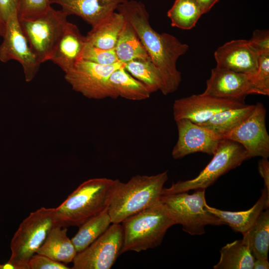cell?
Wrapping results in <instances>:
<instances>
[{"label": "cell", "mask_w": 269, "mask_h": 269, "mask_svg": "<svg viewBox=\"0 0 269 269\" xmlns=\"http://www.w3.org/2000/svg\"><path fill=\"white\" fill-rule=\"evenodd\" d=\"M117 9L132 26L151 61L160 71L163 82L162 94L167 95L176 91L181 81L176 63L188 51V45L170 34L156 31L149 23L148 13L141 2L127 0Z\"/></svg>", "instance_id": "cell-1"}, {"label": "cell", "mask_w": 269, "mask_h": 269, "mask_svg": "<svg viewBox=\"0 0 269 269\" xmlns=\"http://www.w3.org/2000/svg\"><path fill=\"white\" fill-rule=\"evenodd\" d=\"M117 179L95 178L82 183L57 208L55 224L63 227L79 226L110 204Z\"/></svg>", "instance_id": "cell-2"}, {"label": "cell", "mask_w": 269, "mask_h": 269, "mask_svg": "<svg viewBox=\"0 0 269 269\" xmlns=\"http://www.w3.org/2000/svg\"><path fill=\"white\" fill-rule=\"evenodd\" d=\"M167 179V171L152 175H136L126 183L117 179L108 208L112 223H121L159 202Z\"/></svg>", "instance_id": "cell-3"}, {"label": "cell", "mask_w": 269, "mask_h": 269, "mask_svg": "<svg viewBox=\"0 0 269 269\" xmlns=\"http://www.w3.org/2000/svg\"><path fill=\"white\" fill-rule=\"evenodd\" d=\"M121 224L123 232L121 254L129 251L140 252L159 246L168 229L176 225L161 201L127 218Z\"/></svg>", "instance_id": "cell-4"}, {"label": "cell", "mask_w": 269, "mask_h": 269, "mask_svg": "<svg viewBox=\"0 0 269 269\" xmlns=\"http://www.w3.org/2000/svg\"><path fill=\"white\" fill-rule=\"evenodd\" d=\"M55 225V208L42 207L31 212L20 224L11 239V253L7 263L14 269H29L30 259Z\"/></svg>", "instance_id": "cell-5"}, {"label": "cell", "mask_w": 269, "mask_h": 269, "mask_svg": "<svg viewBox=\"0 0 269 269\" xmlns=\"http://www.w3.org/2000/svg\"><path fill=\"white\" fill-rule=\"evenodd\" d=\"M192 194L182 192L162 195L160 201L166 206L176 224L190 235H202L205 227L224 224L217 217L205 208V189H196Z\"/></svg>", "instance_id": "cell-6"}, {"label": "cell", "mask_w": 269, "mask_h": 269, "mask_svg": "<svg viewBox=\"0 0 269 269\" xmlns=\"http://www.w3.org/2000/svg\"><path fill=\"white\" fill-rule=\"evenodd\" d=\"M213 158L194 178L173 183L163 188L162 195L175 194L208 188L222 175L240 166L250 159L244 148L234 141L223 138L219 144Z\"/></svg>", "instance_id": "cell-7"}, {"label": "cell", "mask_w": 269, "mask_h": 269, "mask_svg": "<svg viewBox=\"0 0 269 269\" xmlns=\"http://www.w3.org/2000/svg\"><path fill=\"white\" fill-rule=\"evenodd\" d=\"M63 10L50 7L31 18L19 20L28 43L40 63L50 60L52 51L68 22Z\"/></svg>", "instance_id": "cell-8"}, {"label": "cell", "mask_w": 269, "mask_h": 269, "mask_svg": "<svg viewBox=\"0 0 269 269\" xmlns=\"http://www.w3.org/2000/svg\"><path fill=\"white\" fill-rule=\"evenodd\" d=\"M125 64L119 61L110 65H101L81 60L65 73L64 78L74 91L88 99H116L118 96L111 84L110 77Z\"/></svg>", "instance_id": "cell-9"}, {"label": "cell", "mask_w": 269, "mask_h": 269, "mask_svg": "<svg viewBox=\"0 0 269 269\" xmlns=\"http://www.w3.org/2000/svg\"><path fill=\"white\" fill-rule=\"evenodd\" d=\"M123 232L121 223H112L98 238L73 261V269H110L121 254Z\"/></svg>", "instance_id": "cell-10"}, {"label": "cell", "mask_w": 269, "mask_h": 269, "mask_svg": "<svg viewBox=\"0 0 269 269\" xmlns=\"http://www.w3.org/2000/svg\"><path fill=\"white\" fill-rule=\"evenodd\" d=\"M2 38L0 44V61L18 62L22 67L26 82H31L37 74L41 63L22 31L17 12L11 14L5 21Z\"/></svg>", "instance_id": "cell-11"}, {"label": "cell", "mask_w": 269, "mask_h": 269, "mask_svg": "<svg viewBox=\"0 0 269 269\" xmlns=\"http://www.w3.org/2000/svg\"><path fill=\"white\" fill-rule=\"evenodd\" d=\"M266 110L261 103L255 105L250 114L239 125L222 135L241 144L250 158L269 156V135L266 124Z\"/></svg>", "instance_id": "cell-12"}, {"label": "cell", "mask_w": 269, "mask_h": 269, "mask_svg": "<svg viewBox=\"0 0 269 269\" xmlns=\"http://www.w3.org/2000/svg\"><path fill=\"white\" fill-rule=\"evenodd\" d=\"M246 105L244 99L221 98L202 93L175 100L173 113L175 121L188 119L198 124L208 121L218 112Z\"/></svg>", "instance_id": "cell-13"}, {"label": "cell", "mask_w": 269, "mask_h": 269, "mask_svg": "<svg viewBox=\"0 0 269 269\" xmlns=\"http://www.w3.org/2000/svg\"><path fill=\"white\" fill-rule=\"evenodd\" d=\"M178 139L172 151V157L181 159L195 152L213 155L223 139L220 134L188 119L176 121Z\"/></svg>", "instance_id": "cell-14"}, {"label": "cell", "mask_w": 269, "mask_h": 269, "mask_svg": "<svg viewBox=\"0 0 269 269\" xmlns=\"http://www.w3.org/2000/svg\"><path fill=\"white\" fill-rule=\"evenodd\" d=\"M252 77L216 66L211 70L203 94L225 99H245L248 95L258 94Z\"/></svg>", "instance_id": "cell-15"}, {"label": "cell", "mask_w": 269, "mask_h": 269, "mask_svg": "<svg viewBox=\"0 0 269 269\" xmlns=\"http://www.w3.org/2000/svg\"><path fill=\"white\" fill-rule=\"evenodd\" d=\"M216 66L254 76L259 67V55L248 40H233L219 47L214 53Z\"/></svg>", "instance_id": "cell-16"}, {"label": "cell", "mask_w": 269, "mask_h": 269, "mask_svg": "<svg viewBox=\"0 0 269 269\" xmlns=\"http://www.w3.org/2000/svg\"><path fill=\"white\" fill-rule=\"evenodd\" d=\"M86 43V37L82 35L77 25L68 21L52 51L50 60L65 73L81 60Z\"/></svg>", "instance_id": "cell-17"}, {"label": "cell", "mask_w": 269, "mask_h": 269, "mask_svg": "<svg viewBox=\"0 0 269 269\" xmlns=\"http://www.w3.org/2000/svg\"><path fill=\"white\" fill-rule=\"evenodd\" d=\"M126 0H50V2L59 5L68 15H77L93 27L115 12Z\"/></svg>", "instance_id": "cell-18"}, {"label": "cell", "mask_w": 269, "mask_h": 269, "mask_svg": "<svg viewBox=\"0 0 269 269\" xmlns=\"http://www.w3.org/2000/svg\"><path fill=\"white\" fill-rule=\"evenodd\" d=\"M269 207V192L264 187L257 202L250 209L242 211H229L212 207L207 204L205 208L229 226L235 232L244 234L253 225L260 213Z\"/></svg>", "instance_id": "cell-19"}, {"label": "cell", "mask_w": 269, "mask_h": 269, "mask_svg": "<svg viewBox=\"0 0 269 269\" xmlns=\"http://www.w3.org/2000/svg\"><path fill=\"white\" fill-rule=\"evenodd\" d=\"M67 232L66 227L54 226L36 253L64 264L73 262L77 252Z\"/></svg>", "instance_id": "cell-20"}, {"label": "cell", "mask_w": 269, "mask_h": 269, "mask_svg": "<svg viewBox=\"0 0 269 269\" xmlns=\"http://www.w3.org/2000/svg\"><path fill=\"white\" fill-rule=\"evenodd\" d=\"M126 20L120 12H114L92 27L85 36L86 42L104 49H114Z\"/></svg>", "instance_id": "cell-21"}, {"label": "cell", "mask_w": 269, "mask_h": 269, "mask_svg": "<svg viewBox=\"0 0 269 269\" xmlns=\"http://www.w3.org/2000/svg\"><path fill=\"white\" fill-rule=\"evenodd\" d=\"M242 242L250 249L255 259H267L269 249V210H263L253 225L243 234Z\"/></svg>", "instance_id": "cell-22"}, {"label": "cell", "mask_w": 269, "mask_h": 269, "mask_svg": "<svg viewBox=\"0 0 269 269\" xmlns=\"http://www.w3.org/2000/svg\"><path fill=\"white\" fill-rule=\"evenodd\" d=\"M219 262L214 269H253L255 258L250 248L242 241L228 243L220 250Z\"/></svg>", "instance_id": "cell-23"}, {"label": "cell", "mask_w": 269, "mask_h": 269, "mask_svg": "<svg viewBox=\"0 0 269 269\" xmlns=\"http://www.w3.org/2000/svg\"><path fill=\"white\" fill-rule=\"evenodd\" d=\"M114 50L118 59L123 63L134 60H151L135 30L127 20Z\"/></svg>", "instance_id": "cell-24"}, {"label": "cell", "mask_w": 269, "mask_h": 269, "mask_svg": "<svg viewBox=\"0 0 269 269\" xmlns=\"http://www.w3.org/2000/svg\"><path fill=\"white\" fill-rule=\"evenodd\" d=\"M110 82L118 97L141 101L148 99L151 94L143 83L127 72L125 66L111 74Z\"/></svg>", "instance_id": "cell-25"}, {"label": "cell", "mask_w": 269, "mask_h": 269, "mask_svg": "<svg viewBox=\"0 0 269 269\" xmlns=\"http://www.w3.org/2000/svg\"><path fill=\"white\" fill-rule=\"evenodd\" d=\"M112 223L107 208L79 226L77 233L71 239L77 253L94 242Z\"/></svg>", "instance_id": "cell-26"}, {"label": "cell", "mask_w": 269, "mask_h": 269, "mask_svg": "<svg viewBox=\"0 0 269 269\" xmlns=\"http://www.w3.org/2000/svg\"><path fill=\"white\" fill-rule=\"evenodd\" d=\"M255 105L226 109L218 112L208 121L198 125L222 135L242 122L252 112Z\"/></svg>", "instance_id": "cell-27"}, {"label": "cell", "mask_w": 269, "mask_h": 269, "mask_svg": "<svg viewBox=\"0 0 269 269\" xmlns=\"http://www.w3.org/2000/svg\"><path fill=\"white\" fill-rule=\"evenodd\" d=\"M203 14V10L195 0H175L167 15L172 26L189 30L195 26Z\"/></svg>", "instance_id": "cell-28"}, {"label": "cell", "mask_w": 269, "mask_h": 269, "mask_svg": "<svg viewBox=\"0 0 269 269\" xmlns=\"http://www.w3.org/2000/svg\"><path fill=\"white\" fill-rule=\"evenodd\" d=\"M125 69L143 83L151 93L161 91L163 82L161 73L151 60H134L125 64Z\"/></svg>", "instance_id": "cell-29"}, {"label": "cell", "mask_w": 269, "mask_h": 269, "mask_svg": "<svg viewBox=\"0 0 269 269\" xmlns=\"http://www.w3.org/2000/svg\"><path fill=\"white\" fill-rule=\"evenodd\" d=\"M81 60L101 65H110L120 61L114 49H102L87 42L82 52Z\"/></svg>", "instance_id": "cell-30"}, {"label": "cell", "mask_w": 269, "mask_h": 269, "mask_svg": "<svg viewBox=\"0 0 269 269\" xmlns=\"http://www.w3.org/2000/svg\"><path fill=\"white\" fill-rule=\"evenodd\" d=\"M252 80L258 94L269 95V54L259 56L258 69Z\"/></svg>", "instance_id": "cell-31"}, {"label": "cell", "mask_w": 269, "mask_h": 269, "mask_svg": "<svg viewBox=\"0 0 269 269\" xmlns=\"http://www.w3.org/2000/svg\"><path fill=\"white\" fill-rule=\"evenodd\" d=\"M50 0H20L19 20L31 18L46 11L51 7Z\"/></svg>", "instance_id": "cell-32"}, {"label": "cell", "mask_w": 269, "mask_h": 269, "mask_svg": "<svg viewBox=\"0 0 269 269\" xmlns=\"http://www.w3.org/2000/svg\"><path fill=\"white\" fill-rule=\"evenodd\" d=\"M28 266L29 269H69L65 264L54 261L47 256L35 254L30 259Z\"/></svg>", "instance_id": "cell-33"}, {"label": "cell", "mask_w": 269, "mask_h": 269, "mask_svg": "<svg viewBox=\"0 0 269 269\" xmlns=\"http://www.w3.org/2000/svg\"><path fill=\"white\" fill-rule=\"evenodd\" d=\"M252 48L260 55L269 54V32L268 30H254L248 40Z\"/></svg>", "instance_id": "cell-34"}, {"label": "cell", "mask_w": 269, "mask_h": 269, "mask_svg": "<svg viewBox=\"0 0 269 269\" xmlns=\"http://www.w3.org/2000/svg\"><path fill=\"white\" fill-rule=\"evenodd\" d=\"M20 0H0V16L3 21L13 13L18 12Z\"/></svg>", "instance_id": "cell-35"}, {"label": "cell", "mask_w": 269, "mask_h": 269, "mask_svg": "<svg viewBox=\"0 0 269 269\" xmlns=\"http://www.w3.org/2000/svg\"><path fill=\"white\" fill-rule=\"evenodd\" d=\"M258 170L264 181L265 187L269 192V162L268 158H262L259 161Z\"/></svg>", "instance_id": "cell-36"}, {"label": "cell", "mask_w": 269, "mask_h": 269, "mask_svg": "<svg viewBox=\"0 0 269 269\" xmlns=\"http://www.w3.org/2000/svg\"><path fill=\"white\" fill-rule=\"evenodd\" d=\"M201 6L204 13L207 12L219 0H195Z\"/></svg>", "instance_id": "cell-37"}, {"label": "cell", "mask_w": 269, "mask_h": 269, "mask_svg": "<svg viewBox=\"0 0 269 269\" xmlns=\"http://www.w3.org/2000/svg\"><path fill=\"white\" fill-rule=\"evenodd\" d=\"M269 263L267 259H255L253 269H268Z\"/></svg>", "instance_id": "cell-38"}, {"label": "cell", "mask_w": 269, "mask_h": 269, "mask_svg": "<svg viewBox=\"0 0 269 269\" xmlns=\"http://www.w3.org/2000/svg\"><path fill=\"white\" fill-rule=\"evenodd\" d=\"M5 30V22L0 16V36L2 37Z\"/></svg>", "instance_id": "cell-39"}]
</instances>
